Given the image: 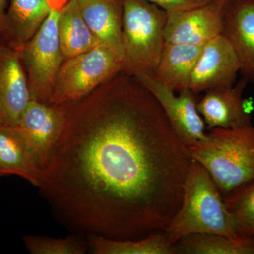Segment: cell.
<instances>
[{
  "label": "cell",
  "mask_w": 254,
  "mask_h": 254,
  "mask_svg": "<svg viewBox=\"0 0 254 254\" xmlns=\"http://www.w3.org/2000/svg\"><path fill=\"white\" fill-rule=\"evenodd\" d=\"M225 6L222 1L213 0L200 7L168 14L165 43L204 46L222 34Z\"/></svg>",
  "instance_id": "10"
},
{
  "label": "cell",
  "mask_w": 254,
  "mask_h": 254,
  "mask_svg": "<svg viewBox=\"0 0 254 254\" xmlns=\"http://www.w3.org/2000/svg\"><path fill=\"white\" fill-rule=\"evenodd\" d=\"M187 147L191 160L208 171L222 197L254 180V126L209 129Z\"/></svg>",
  "instance_id": "2"
},
{
  "label": "cell",
  "mask_w": 254,
  "mask_h": 254,
  "mask_svg": "<svg viewBox=\"0 0 254 254\" xmlns=\"http://www.w3.org/2000/svg\"><path fill=\"white\" fill-rule=\"evenodd\" d=\"M77 2L93 34L123 60V0H77Z\"/></svg>",
  "instance_id": "15"
},
{
  "label": "cell",
  "mask_w": 254,
  "mask_h": 254,
  "mask_svg": "<svg viewBox=\"0 0 254 254\" xmlns=\"http://www.w3.org/2000/svg\"><path fill=\"white\" fill-rule=\"evenodd\" d=\"M177 254H254V237L235 239L217 234L198 233L175 244Z\"/></svg>",
  "instance_id": "20"
},
{
  "label": "cell",
  "mask_w": 254,
  "mask_h": 254,
  "mask_svg": "<svg viewBox=\"0 0 254 254\" xmlns=\"http://www.w3.org/2000/svg\"><path fill=\"white\" fill-rule=\"evenodd\" d=\"M60 11L52 9L36 34L19 50L31 100L51 104L64 59L58 38Z\"/></svg>",
  "instance_id": "6"
},
{
  "label": "cell",
  "mask_w": 254,
  "mask_h": 254,
  "mask_svg": "<svg viewBox=\"0 0 254 254\" xmlns=\"http://www.w3.org/2000/svg\"><path fill=\"white\" fill-rule=\"evenodd\" d=\"M31 100L19 50L0 43V122L17 126Z\"/></svg>",
  "instance_id": "11"
},
{
  "label": "cell",
  "mask_w": 254,
  "mask_h": 254,
  "mask_svg": "<svg viewBox=\"0 0 254 254\" xmlns=\"http://www.w3.org/2000/svg\"><path fill=\"white\" fill-rule=\"evenodd\" d=\"M6 175H16L39 188L43 170L19 128L0 122V176Z\"/></svg>",
  "instance_id": "14"
},
{
  "label": "cell",
  "mask_w": 254,
  "mask_h": 254,
  "mask_svg": "<svg viewBox=\"0 0 254 254\" xmlns=\"http://www.w3.org/2000/svg\"><path fill=\"white\" fill-rule=\"evenodd\" d=\"M219 1H222L225 5L230 4V3L232 2V1H235V0H219Z\"/></svg>",
  "instance_id": "26"
},
{
  "label": "cell",
  "mask_w": 254,
  "mask_h": 254,
  "mask_svg": "<svg viewBox=\"0 0 254 254\" xmlns=\"http://www.w3.org/2000/svg\"><path fill=\"white\" fill-rule=\"evenodd\" d=\"M153 94L170 125L187 147L204 139L205 122L197 109L195 94L190 89L178 94L153 76H134Z\"/></svg>",
  "instance_id": "7"
},
{
  "label": "cell",
  "mask_w": 254,
  "mask_h": 254,
  "mask_svg": "<svg viewBox=\"0 0 254 254\" xmlns=\"http://www.w3.org/2000/svg\"><path fill=\"white\" fill-rule=\"evenodd\" d=\"M203 46L165 43L154 78L175 91L190 89V78Z\"/></svg>",
  "instance_id": "17"
},
{
  "label": "cell",
  "mask_w": 254,
  "mask_h": 254,
  "mask_svg": "<svg viewBox=\"0 0 254 254\" xmlns=\"http://www.w3.org/2000/svg\"><path fill=\"white\" fill-rule=\"evenodd\" d=\"M58 29L64 60L88 51L102 43L82 16L77 0H69L60 10Z\"/></svg>",
  "instance_id": "18"
},
{
  "label": "cell",
  "mask_w": 254,
  "mask_h": 254,
  "mask_svg": "<svg viewBox=\"0 0 254 254\" xmlns=\"http://www.w3.org/2000/svg\"><path fill=\"white\" fill-rule=\"evenodd\" d=\"M9 0H0V39L2 38L6 26V14Z\"/></svg>",
  "instance_id": "24"
},
{
  "label": "cell",
  "mask_w": 254,
  "mask_h": 254,
  "mask_svg": "<svg viewBox=\"0 0 254 254\" xmlns=\"http://www.w3.org/2000/svg\"><path fill=\"white\" fill-rule=\"evenodd\" d=\"M39 187L55 218L87 237L138 240L181 205L190 158L153 94L123 71L77 101Z\"/></svg>",
  "instance_id": "1"
},
{
  "label": "cell",
  "mask_w": 254,
  "mask_h": 254,
  "mask_svg": "<svg viewBox=\"0 0 254 254\" xmlns=\"http://www.w3.org/2000/svg\"><path fill=\"white\" fill-rule=\"evenodd\" d=\"M68 1L69 0H48L50 8L57 11H60L63 9L64 6L67 4Z\"/></svg>",
  "instance_id": "25"
},
{
  "label": "cell",
  "mask_w": 254,
  "mask_h": 254,
  "mask_svg": "<svg viewBox=\"0 0 254 254\" xmlns=\"http://www.w3.org/2000/svg\"><path fill=\"white\" fill-rule=\"evenodd\" d=\"M23 240L32 254H84L89 248L78 235L66 238L26 235Z\"/></svg>",
  "instance_id": "22"
},
{
  "label": "cell",
  "mask_w": 254,
  "mask_h": 254,
  "mask_svg": "<svg viewBox=\"0 0 254 254\" xmlns=\"http://www.w3.org/2000/svg\"><path fill=\"white\" fill-rule=\"evenodd\" d=\"M222 34L236 53L243 78L254 83V0L225 5Z\"/></svg>",
  "instance_id": "13"
},
{
  "label": "cell",
  "mask_w": 254,
  "mask_h": 254,
  "mask_svg": "<svg viewBox=\"0 0 254 254\" xmlns=\"http://www.w3.org/2000/svg\"><path fill=\"white\" fill-rule=\"evenodd\" d=\"M157 5L168 14H176L195 8L200 7L213 0H144Z\"/></svg>",
  "instance_id": "23"
},
{
  "label": "cell",
  "mask_w": 254,
  "mask_h": 254,
  "mask_svg": "<svg viewBox=\"0 0 254 254\" xmlns=\"http://www.w3.org/2000/svg\"><path fill=\"white\" fill-rule=\"evenodd\" d=\"M168 14L144 0H123V70L154 77L165 45Z\"/></svg>",
  "instance_id": "4"
},
{
  "label": "cell",
  "mask_w": 254,
  "mask_h": 254,
  "mask_svg": "<svg viewBox=\"0 0 254 254\" xmlns=\"http://www.w3.org/2000/svg\"><path fill=\"white\" fill-rule=\"evenodd\" d=\"M240 63L231 43L219 35L205 43L190 78V89L195 95L236 83Z\"/></svg>",
  "instance_id": "9"
},
{
  "label": "cell",
  "mask_w": 254,
  "mask_h": 254,
  "mask_svg": "<svg viewBox=\"0 0 254 254\" xmlns=\"http://www.w3.org/2000/svg\"><path fill=\"white\" fill-rule=\"evenodd\" d=\"M122 70V58L103 43L64 60L51 104L60 105L81 100Z\"/></svg>",
  "instance_id": "5"
},
{
  "label": "cell",
  "mask_w": 254,
  "mask_h": 254,
  "mask_svg": "<svg viewBox=\"0 0 254 254\" xmlns=\"http://www.w3.org/2000/svg\"><path fill=\"white\" fill-rule=\"evenodd\" d=\"M247 83L248 81L243 78L232 86L205 92L197 103V109L209 129L240 128L252 125L243 98Z\"/></svg>",
  "instance_id": "12"
},
{
  "label": "cell",
  "mask_w": 254,
  "mask_h": 254,
  "mask_svg": "<svg viewBox=\"0 0 254 254\" xmlns=\"http://www.w3.org/2000/svg\"><path fill=\"white\" fill-rule=\"evenodd\" d=\"M164 231L174 245L198 233L239 239L220 190L208 171L195 160L189 167L181 205Z\"/></svg>",
  "instance_id": "3"
},
{
  "label": "cell",
  "mask_w": 254,
  "mask_h": 254,
  "mask_svg": "<svg viewBox=\"0 0 254 254\" xmlns=\"http://www.w3.org/2000/svg\"><path fill=\"white\" fill-rule=\"evenodd\" d=\"M223 200L237 236L254 237V180L237 187Z\"/></svg>",
  "instance_id": "21"
},
{
  "label": "cell",
  "mask_w": 254,
  "mask_h": 254,
  "mask_svg": "<svg viewBox=\"0 0 254 254\" xmlns=\"http://www.w3.org/2000/svg\"><path fill=\"white\" fill-rule=\"evenodd\" d=\"M51 10L48 0H9L0 43L21 50L41 27Z\"/></svg>",
  "instance_id": "16"
},
{
  "label": "cell",
  "mask_w": 254,
  "mask_h": 254,
  "mask_svg": "<svg viewBox=\"0 0 254 254\" xmlns=\"http://www.w3.org/2000/svg\"><path fill=\"white\" fill-rule=\"evenodd\" d=\"M64 122L63 104H46L34 100H30L20 118L17 127L36 155L43 173Z\"/></svg>",
  "instance_id": "8"
},
{
  "label": "cell",
  "mask_w": 254,
  "mask_h": 254,
  "mask_svg": "<svg viewBox=\"0 0 254 254\" xmlns=\"http://www.w3.org/2000/svg\"><path fill=\"white\" fill-rule=\"evenodd\" d=\"M88 247L95 254H177L175 245L164 230L138 240H113L93 235Z\"/></svg>",
  "instance_id": "19"
}]
</instances>
